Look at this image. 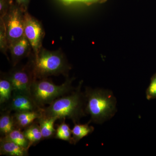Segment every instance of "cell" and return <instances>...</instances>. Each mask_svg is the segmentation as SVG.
Listing matches in <instances>:
<instances>
[{
  "instance_id": "1",
  "label": "cell",
  "mask_w": 156,
  "mask_h": 156,
  "mask_svg": "<svg viewBox=\"0 0 156 156\" xmlns=\"http://www.w3.org/2000/svg\"><path fill=\"white\" fill-rule=\"evenodd\" d=\"M82 82L68 94L61 96L42 108V115L46 116L57 117L58 119H68L74 124L79 123L82 117L87 115L86 98L81 91Z\"/></svg>"
},
{
  "instance_id": "2",
  "label": "cell",
  "mask_w": 156,
  "mask_h": 156,
  "mask_svg": "<svg viewBox=\"0 0 156 156\" xmlns=\"http://www.w3.org/2000/svg\"><path fill=\"white\" fill-rule=\"evenodd\" d=\"M86 112L91 116L89 122L102 124L116 112V98L111 91L87 88L84 92Z\"/></svg>"
},
{
  "instance_id": "3",
  "label": "cell",
  "mask_w": 156,
  "mask_h": 156,
  "mask_svg": "<svg viewBox=\"0 0 156 156\" xmlns=\"http://www.w3.org/2000/svg\"><path fill=\"white\" fill-rule=\"evenodd\" d=\"M35 79L47 78L49 76L66 75L70 67L64 56L60 52L40 50L37 56L28 64Z\"/></svg>"
},
{
  "instance_id": "4",
  "label": "cell",
  "mask_w": 156,
  "mask_h": 156,
  "mask_svg": "<svg viewBox=\"0 0 156 156\" xmlns=\"http://www.w3.org/2000/svg\"><path fill=\"white\" fill-rule=\"evenodd\" d=\"M73 80L67 78L63 83L56 85L47 78L35 80L32 85V96L39 106L44 108L58 98L68 94L75 88Z\"/></svg>"
},
{
  "instance_id": "5",
  "label": "cell",
  "mask_w": 156,
  "mask_h": 156,
  "mask_svg": "<svg viewBox=\"0 0 156 156\" xmlns=\"http://www.w3.org/2000/svg\"><path fill=\"white\" fill-rule=\"evenodd\" d=\"M6 76L11 82L13 92L31 95V89L35 79L28 64L26 66L14 67Z\"/></svg>"
},
{
  "instance_id": "6",
  "label": "cell",
  "mask_w": 156,
  "mask_h": 156,
  "mask_svg": "<svg viewBox=\"0 0 156 156\" xmlns=\"http://www.w3.org/2000/svg\"><path fill=\"white\" fill-rule=\"evenodd\" d=\"M18 5L12 6L8 15L5 24L9 46L22 37L24 33V15Z\"/></svg>"
},
{
  "instance_id": "7",
  "label": "cell",
  "mask_w": 156,
  "mask_h": 156,
  "mask_svg": "<svg viewBox=\"0 0 156 156\" xmlns=\"http://www.w3.org/2000/svg\"><path fill=\"white\" fill-rule=\"evenodd\" d=\"M24 35L28 40L34 50L35 56H37L41 50L44 31L40 23L28 13L24 15Z\"/></svg>"
},
{
  "instance_id": "8",
  "label": "cell",
  "mask_w": 156,
  "mask_h": 156,
  "mask_svg": "<svg viewBox=\"0 0 156 156\" xmlns=\"http://www.w3.org/2000/svg\"><path fill=\"white\" fill-rule=\"evenodd\" d=\"M31 95L19 92H13L8 103L1 108V110L21 112L37 111L41 110Z\"/></svg>"
},
{
  "instance_id": "9",
  "label": "cell",
  "mask_w": 156,
  "mask_h": 156,
  "mask_svg": "<svg viewBox=\"0 0 156 156\" xmlns=\"http://www.w3.org/2000/svg\"><path fill=\"white\" fill-rule=\"evenodd\" d=\"M30 47L25 35L9 45L13 66H16L20 60L28 56Z\"/></svg>"
},
{
  "instance_id": "10",
  "label": "cell",
  "mask_w": 156,
  "mask_h": 156,
  "mask_svg": "<svg viewBox=\"0 0 156 156\" xmlns=\"http://www.w3.org/2000/svg\"><path fill=\"white\" fill-rule=\"evenodd\" d=\"M15 128L23 130L41 116V110L37 111L14 112L13 114Z\"/></svg>"
},
{
  "instance_id": "11",
  "label": "cell",
  "mask_w": 156,
  "mask_h": 156,
  "mask_svg": "<svg viewBox=\"0 0 156 156\" xmlns=\"http://www.w3.org/2000/svg\"><path fill=\"white\" fill-rule=\"evenodd\" d=\"M29 149L15 143L0 138V155L8 156H28Z\"/></svg>"
},
{
  "instance_id": "12",
  "label": "cell",
  "mask_w": 156,
  "mask_h": 156,
  "mask_svg": "<svg viewBox=\"0 0 156 156\" xmlns=\"http://www.w3.org/2000/svg\"><path fill=\"white\" fill-rule=\"evenodd\" d=\"M58 118L57 117L46 116L42 115L37 121L39 123L43 139H49L55 137L56 129L54 124Z\"/></svg>"
},
{
  "instance_id": "13",
  "label": "cell",
  "mask_w": 156,
  "mask_h": 156,
  "mask_svg": "<svg viewBox=\"0 0 156 156\" xmlns=\"http://www.w3.org/2000/svg\"><path fill=\"white\" fill-rule=\"evenodd\" d=\"M37 120L23 130L24 135L28 140L29 148L37 145L44 140Z\"/></svg>"
},
{
  "instance_id": "14",
  "label": "cell",
  "mask_w": 156,
  "mask_h": 156,
  "mask_svg": "<svg viewBox=\"0 0 156 156\" xmlns=\"http://www.w3.org/2000/svg\"><path fill=\"white\" fill-rule=\"evenodd\" d=\"M12 112L2 110L0 116V134L1 136L9 134L15 128V124Z\"/></svg>"
},
{
  "instance_id": "15",
  "label": "cell",
  "mask_w": 156,
  "mask_h": 156,
  "mask_svg": "<svg viewBox=\"0 0 156 156\" xmlns=\"http://www.w3.org/2000/svg\"><path fill=\"white\" fill-rule=\"evenodd\" d=\"M13 89L11 82L6 75L0 79V105L1 108L6 105L11 99Z\"/></svg>"
},
{
  "instance_id": "16",
  "label": "cell",
  "mask_w": 156,
  "mask_h": 156,
  "mask_svg": "<svg viewBox=\"0 0 156 156\" xmlns=\"http://www.w3.org/2000/svg\"><path fill=\"white\" fill-rule=\"evenodd\" d=\"M89 122L86 124L76 123L72 129V144H75L85 136H88L94 131L93 126H89Z\"/></svg>"
},
{
  "instance_id": "17",
  "label": "cell",
  "mask_w": 156,
  "mask_h": 156,
  "mask_svg": "<svg viewBox=\"0 0 156 156\" xmlns=\"http://www.w3.org/2000/svg\"><path fill=\"white\" fill-rule=\"evenodd\" d=\"M1 137L10 140L23 147L29 149V144L28 140L24 135L23 131L21 129L15 128L6 136H1Z\"/></svg>"
},
{
  "instance_id": "18",
  "label": "cell",
  "mask_w": 156,
  "mask_h": 156,
  "mask_svg": "<svg viewBox=\"0 0 156 156\" xmlns=\"http://www.w3.org/2000/svg\"><path fill=\"white\" fill-rule=\"evenodd\" d=\"M65 119H62V122L58 126L54 138L67 141L72 144V132L69 126L66 123Z\"/></svg>"
},
{
  "instance_id": "19",
  "label": "cell",
  "mask_w": 156,
  "mask_h": 156,
  "mask_svg": "<svg viewBox=\"0 0 156 156\" xmlns=\"http://www.w3.org/2000/svg\"><path fill=\"white\" fill-rule=\"evenodd\" d=\"M148 100L156 98V73L151 79L150 84L146 92Z\"/></svg>"
},
{
  "instance_id": "20",
  "label": "cell",
  "mask_w": 156,
  "mask_h": 156,
  "mask_svg": "<svg viewBox=\"0 0 156 156\" xmlns=\"http://www.w3.org/2000/svg\"><path fill=\"white\" fill-rule=\"evenodd\" d=\"M0 46H1V50L3 51H5L6 48L9 46L7 41V34L5 24L4 20L2 18V22H1V33H0Z\"/></svg>"
},
{
  "instance_id": "21",
  "label": "cell",
  "mask_w": 156,
  "mask_h": 156,
  "mask_svg": "<svg viewBox=\"0 0 156 156\" xmlns=\"http://www.w3.org/2000/svg\"><path fill=\"white\" fill-rule=\"evenodd\" d=\"M9 4V0H0V12L2 18L7 13Z\"/></svg>"
},
{
  "instance_id": "22",
  "label": "cell",
  "mask_w": 156,
  "mask_h": 156,
  "mask_svg": "<svg viewBox=\"0 0 156 156\" xmlns=\"http://www.w3.org/2000/svg\"><path fill=\"white\" fill-rule=\"evenodd\" d=\"M30 0H15L17 5L19 6L23 11H25L27 7Z\"/></svg>"
},
{
  "instance_id": "23",
  "label": "cell",
  "mask_w": 156,
  "mask_h": 156,
  "mask_svg": "<svg viewBox=\"0 0 156 156\" xmlns=\"http://www.w3.org/2000/svg\"><path fill=\"white\" fill-rule=\"evenodd\" d=\"M97 1H98V0H75V2H83L89 3H89L95 2Z\"/></svg>"
},
{
  "instance_id": "24",
  "label": "cell",
  "mask_w": 156,
  "mask_h": 156,
  "mask_svg": "<svg viewBox=\"0 0 156 156\" xmlns=\"http://www.w3.org/2000/svg\"><path fill=\"white\" fill-rule=\"evenodd\" d=\"M62 2L66 3H67V4H70L75 2V0H61Z\"/></svg>"
}]
</instances>
